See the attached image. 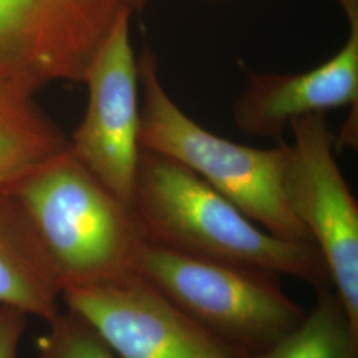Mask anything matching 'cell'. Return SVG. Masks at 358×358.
<instances>
[{"label":"cell","instance_id":"1","mask_svg":"<svg viewBox=\"0 0 358 358\" xmlns=\"http://www.w3.org/2000/svg\"><path fill=\"white\" fill-rule=\"evenodd\" d=\"M131 211L142 236L183 255L262 269L307 282L331 280L317 247L273 236L187 167L141 149Z\"/></svg>","mask_w":358,"mask_h":358},{"label":"cell","instance_id":"2","mask_svg":"<svg viewBox=\"0 0 358 358\" xmlns=\"http://www.w3.org/2000/svg\"><path fill=\"white\" fill-rule=\"evenodd\" d=\"M4 190L23 213L62 289L134 272L143 242L137 219L69 146Z\"/></svg>","mask_w":358,"mask_h":358},{"label":"cell","instance_id":"3","mask_svg":"<svg viewBox=\"0 0 358 358\" xmlns=\"http://www.w3.org/2000/svg\"><path fill=\"white\" fill-rule=\"evenodd\" d=\"M137 65L141 149L164 154L187 167L273 236L312 242L284 192L287 142L257 149L217 136L173 100L161 80L158 57L150 48H143Z\"/></svg>","mask_w":358,"mask_h":358},{"label":"cell","instance_id":"4","mask_svg":"<svg viewBox=\"0 0 358 358\" xmlns=\"http://www.w3.org/2000/svg\"><path fill=\"white\" fill-rule=\"evenodd\" d=\"M133 269L238 357L267 350L307 313L278 275L183 255L145 239Z\"/></svg>","mask_w":358,"mask_h":358},{"label":"cell","instance_id":"5","mask_svg":"<svg viewBox=\"0 0 358 358\" xmlns=\"http://www.w3.org/2000/svg\"><path fill=\"white\" fill-rule=\"evenodd\" d=\"M150 0H0V78L35 93L83 83L93 56L124 16Z\"/></svg>","mask_w":358,"mask_h":358},{"label":"cell","instance_id":"6","mask_svg":"<svg viewBox=\"0 0 358 358\" xmlns=\"http://www.w3.org/2000/svg\"><path fill=\"white\" fill-rule=\"evenodd\" d=\"M282 171L294 217L320 252L332 288L358 329V205L336 161L327 113L296 118Z\"/></svg>","mask_w":358,"mask_h":358},{"label":"cell","instance_id":"7","mask_svg":"<svg viewBox=\"0 0 358 358\" xmlns=\"http://www.w3.org/2000/svg\"><path fill=\"white\" fill-rule=\"evenodd\" d=\"M131 16L121 17L93 56L83 84L88 105L68 146L93 176L131 208L141 153V97Z\"/></svg>","mask_w":358,"mask_h":358},{"label":"cell","instance_id":"8","mask_svg":"<svg viewBox=\"0 0 358 358\" xmlns=\"http://www.w3.org/2000/svg\"><path fill=\"white\" fill-rule=\"evenodd\" d=\"M62 300L120 358H241L136 272L112 282L66 287Z\"/></svg>","mask_w":358,"mask_h":358},{"label":"cell","instance_id":"9","mask_svg":"<svg viewBox=\"0 0 358 358\" xmlns=\"http://www.w3.org/2000/svg\"><path fill=\"white\" fill-rule=\"evenodd\" d=\"M349 22L345 44L325 63L301 73L245 71L247 84L232 103V120L244 134L278 138L291 122L329 109L358 105V0H337Z\"/></svg>","mask_w":358,"mask_h":358},{"label":"cell","instance_id":"10","mask_svg":"<svg viewBox=\"0 0 358 358\" xmlns=\"http://www.w3.org/2000/svg\"><path fill=\"white\" fill-rule=\"evenodd\" d=\"M62 291L19 206L0 189V307L50 322L60 313Z\"/></svg>","mask_w":358,"mask_h":358},{"label":"cell","instance_id":"11","mask_svg":"<svg viewBox=\"0 0 358 358\" xmlns=\"http://www.w3.org/2000/svg\"><path fill=\"white\" fill-rule=\"evenodd\" d=\"M68 138L35 101V92L0 78V189L53 154Z\"/></svg>","mask_w":358,"mask_h":358},{"label":"cell","instance_id":"12","mask_svg":"<svg viewBox=\"0 0 358 358\" xmlns=\"http://www.w3.org/2000/svg\"><path fill=\"white\" fill-rule=\"evenodd\" d=\"M248 358H358V329L332 287L317 291L315 307L267 350Z\"/></svg>","mask_w":358,"mask_h":358},{"label":"cell","instance_id":"13","mask_svg":"<svg viewBox=\"0 0 358 358\" xmlns=\"http://www.w3.org/2000/svg\"><path fill=\"white\" fill-rule=\"evenodd\" d=\"M41 336L36 358H120L94 328L76 313H59Z\"/></svg>","mask_w":358,"mask_h":358},{"label":"cell","instance_id":"14","mask_svg":"<svg viewBox=\"0 0 358 358\" xmlns=\"http://www.w3.org/2000/svg\"><path fill=\"white\" fill-rule=\"evenodd\" d=\"M27 315L11 307H0V358H16L26 331Z\"/></svg>","mask_w":358,"mask_h":358}]
</instances>
